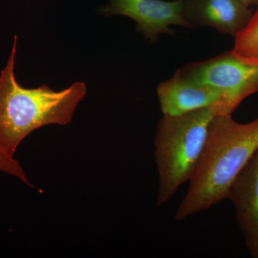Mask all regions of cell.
I'll return each mask as SVG.
<instances>
[{"mask_svg":"<svg viewBox=\"0 0 258 258\" xmlns=\"http://www.w3.org/2000/svg\"><path fill=\"white\" fill-rule=\"evenodd\" d=\"M258 149V118L240 123L232 115H216L176 221L219 205L227 199L231 185Z\"/></svg>","mask_w":258,"mask_h":258,"instance_id":"obj_1","label":"cell"},{"mask_svg":"<svg viewBox=\"0 0 258 258\" xmlns=\"http://www.w3.org/2000/svg\"><path fill=\"white\" fill-rule=\"evenodd\" d=\"M18 37L0 76V150L14 157L20 144L33 131L45 125L71 123L87 93L86 83L76 82L60 91L47 85L25 88L15 79Z\"/></svg>","mask_w":258,"mask_h":258,"instance_id":"obj_2","label":"cell"},{"mask_svg":"<svg viewBox=\"0 0 258 258\" xmlns=\"http://www.w3.org/2000/svg\"><path fill=\"white\" fill-rule=\"evenodd\" d=\"M213 108L163 115L156 129L154 157L159 173L157 205L167 203L196 170L208 141Z\"/></svg>","mask_w":258,"mask_h":258,"instance_id":"obj_3","label":"cell"},{"mask_svg":"<svg viewBox=\"0 0 258 258\" xmlns=\"http://www.w3.org/2000/svg\"><path fill=\"white\" fill-rule=\"evenodd\" d=\"M176 72L190 82L221 91L226 115H232L247 97L258 92V64L242 60L232 50L186 64Z\"/></svg>","mask_w":258,"mask_h":258,"instance_id":"obj_4","label":"cell"},{"mask_svg":"<svg viewBox=\"0 0 258 258\" xmlns=\"http://www.w3.org/2000/svg\"><path fill=\"white\" fill-rule=\"evenodd\" d=\"M99 8L103 16L122 15L134 20L146 40L155 42L161 34L174 35L171 25L190 28L183 15L184 0H106Z\"/></svg>","mask_w":258,"mask_h":258,"instance_id":"obj_5","label":"cell"},{"mask_svg":"<svg viewBox=\"0 0 258 258\" xmlns=\"http://www.w3.org/2000/svg\"><path fill=\"white\" fill-rule=\"evenodd\" d=\"M157 96L163 115L186 114L203 108H213L217 115H226L225 98L217 88L190 82L177 72L159 83Z\"/></svg>","mask_w":258,"mask_h":258,"instance_id":"obj_6","label":"cell"},{"mask_svg":"<svg viewBox=\"0 0 258 258\" xmlns=\"http://www.w3.org/2000/svg\"><path fill=\"white\" fill-rule=\"evenodd\" d=\"M227 199L235 207L247 251L258 258V149L231 185Z\"/></svg>","mask_w":258,"mask_h":258,"instance_id":"obj_7","label":"cell"},{"mask_svg":"<svg viewBox=\"0 0 258 258\" xmlns=\"http://www.w3.org/2000/svg\"><path fill=\"white\" fill-rule=\"evenodd\" d=\"M253 15L240 0H184L183 15L190 28L210 27L235 37Z\"/></svg>","mask_w":258,"mask_h":258,"instance_id":"obj_8","label":"cell"},{"mask_svg":"<svg viewBox=\"0 0 258 258\" xmlns=\"http://www.w3.org/2000/svg\"><path fill=\"white\" fill-rule=\"evenodd\" d=\"M235 37L234 53L242 60L258 64V6L249 23Z\"/></svg>","mask_w":258,"mask_h":258,"instance_id":"obj_9","label":"cell"},{"mask_svg":"<svg viewBox=\"0 0 258 258\" xmlns=\"http://www.w3.org/2000/svg\"><path fill=\"white\" fill-rule=\"evenodd\" d=\"M0 171L18 177L25 184L30 185L20 163L14 157H10L2 150H0Z\"/></svg>","mask_w":258,"mask_h":258,"instance_id":"obj_10","label":"cell"},{"mask_svg":"<svg viewBox=\"0 0 258 258\" xmlns=\"http://www.w3.org/2000/svg\"><path fill=\"white\" fill-rule=\"evenodd\" d=\"M240 1L247 8H250L252 6H258V0H240Z\"/></svg>","mask_w":258,"mask_h":258,"instance_id":"obj_11","label":"cell"}]
</instances>
